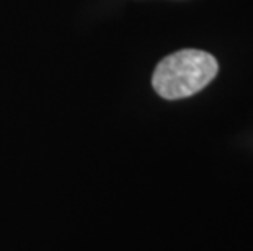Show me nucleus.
Masks as SVG:
<instances>
[{
  "label": "nucleus",
  "mask_w": 253,
  "mask_h": 251,
  "mask_svg": "<svg viewBox=\"0 0 253 251\" xmlns=\"http://www.w3.org/2000/svg\"><path fill=\"white\" fill-rule=\"evenodd\" d=\"M219 71L214 56L198 49H183L159 62L152 87L165 100L188 98L211 83Z\"/></svg>",
  "instance_id": "nucleus-1"
}]
</instances>
